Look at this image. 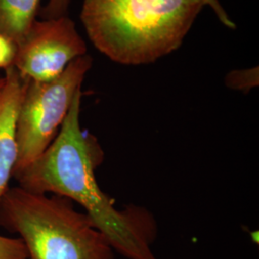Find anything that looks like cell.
<instances>
[{"label":"cell","instance_id":"cell-2","mask_svg":"<svg viewBox=\"0 0 259 259\" xmlns=\"http://www.w3.org/2000/svg\"><path fill=\"white\" fill-rule=\"evenodd\" d=\"M204 6L202 0H84L81 20L112 62L147 65L182 46Z\"/></svg>","mask_w":259,"mask_h":259},{"label":"cell","instance_id":"cell-10","mask_svg":"<svg viewBox=\"0 0 259 259\" xmlns=\"http://www.w3.org/2000/svg\"><path fill=\"white\" fill-rule=\"evenodd\" d=\"M17 51V44L10 37L0 34V69L6 70L14 65Z\"/></svg>","mask_w":259,"mask_h":259},{"label":"cell","instance_id":"cell-1","mask_svg":"<svg viewBox=\"0 0 259 259\" xmlns=\"http://www.w3.org/2000/svg\"><path fill=\"white\" fill-rule=\"evenodd\" d=\"M82 91L49 147L15 174L21 188L37 194L58 195L80 204L114 251L127 259H157L153 245L157 224L149 209L129 204L117 208L95 176L104 152L97 139L80 123Z\"/></svg>","mask_w":259,"mask_h":259},{"label":"cell","instance_id":"cell-6","mask_svg":"<svg viewBox=\"0 0 259 259\" xmlns=\"http://www.w3.org/2000/svg\"><path fill=\"white\" fill-rule=\"evenodd\" d=\"M27 83L15 66H11L5 70L0 87V200L9 188L18 162L17 122Z\"/></svg>","mask_w":259,"mask_h":259},{"label":"cell","instance_id":"cell-11","mask_svg":"<svg viewBox=\"0 0 259 259\" xmlns=\"http://www.w3.org/2000/svg\"><path fill=\"white\" fill-rule=\"evenodd\" d=\"M69 1L70 0H49L47 6L41 10V18L52 19L66 16Z\"/></svg>","mask_w":259,"mask_h":259},{"label":"cell","instance_id":"cell-13","mask_svg":"<svg viewBox=\"0 0 259 259\" xmlns=\"http://www.w3.org/2000/svg\"><path fill=\"white\" fill-rule=\"evenodd\" d=\"M4 83V76H1L0 75V87Z\"/></svg>","mask_w":259,"mask_h":259},{"label":"cell","instance_id":"cell-9","mask_svg":"<svg viewBox=\"0 0 259 259\" xmlns=\"http://www.w3.org/2000/svg\"><path fill=\"white\" fill-rule=\"evenodd\" d=\"M0 259H27V251L22 241L0 234Z\"/></svg>","mask_w":259,"mask_h":259},{"label":"cell","instance_id":"cell-4","mask_svg":"<svg viewBox=\"0 0 259 259\" xmlns=\"http://www.w3.org/2000/svg\"><path fill=\"white\" fill-rule=\"evenodd\" d=\"M93 63V58L85 54L72 61L52 81L28 80L17 122L19 157L13 176L36 160L53 142Z\"/></svg>","mask_w":259,"mask_h":259},{"label":"cell","instance_id":"cell-12","mask_svg":"<svg viewBox=\"0 0 259 259\" xmlns=\"http://www.w3.org/2000/svg\"><path fill=\"white\" fill-rule=\"evenodd\" d=\"M202 1L204 2L205 6L207 5L213 10L216 17L226 27L230 28L232 30H234L236 28L235 23L229 17L228 13L226 12V10L224 9V7H223L222 4L220 3L219 0H202Z\"/></svg>","mask_w":259,"mask_h":259},{"label":"cell","instance_id":"cell-8","mask_svg":"<svg viewBox=\"0 0 259 259\" xmlns=\"http://www.w3.org/2000/svg\"><path fill=\"white\" fill-rule=\"evenodd\" d=\"M225 84L233 91L249 93L259 84L258 66L244 69H235L225 77Z\"/></svg>","mask_w":259,"mask_h":259},{"label":"cell","instance_id":"cell-7","mask_svg":"<svg viewBox=\"0 0 259 259\" xmlns=\"http://www.w3.org/2000/svg\"><path fill=\"white\" fill-rule=\"evenodd\" d=\"M40 0H0V34L17 46L36 21Z\"/></svg>","mask_w":259,"mask_h":259},{"label":"cell","instance_id":"cell-5","mask_svg":"<svg viewBox=\"0 0 259 259\" xmlns=\"http://www.w3.org/2000/svg\"><path fill=\"white\" fill-rule=\"evenodd\" d=\"M87 54V46L67 16L36 20L18 45L14 65L29 81L49 82L75 59Z\"/></svg>","mask_w":259,"mask_h":259},{"label":"cell","instance_id":"cell-3","mask_svg":"<svg viewBox=\"0 0 259 259\" xmlns=\"http://www.w3.org/2000/svg\"><path fill=\"white\" fill-rule=\"evenodd\" d=\"M0 227L19 235L27 259H114L88 214L58 195L9 187L0 200Z\"/></svg>","mask_w":259,"mask_h":259},{"label":"cell","instance_id":"cell-14","mask_svg":"<svg viewBox=\"0 0 259 259\" xmlns=\"http://www.w3.org/2000/svg\"><path fill=\"white\" fill-rule=\"evenodd\" d=\"M170 259H171V258H170ZM172 259H175V258H172Z\"/></svg>","mask_w":259,"mask_h":259}]
</instances>
